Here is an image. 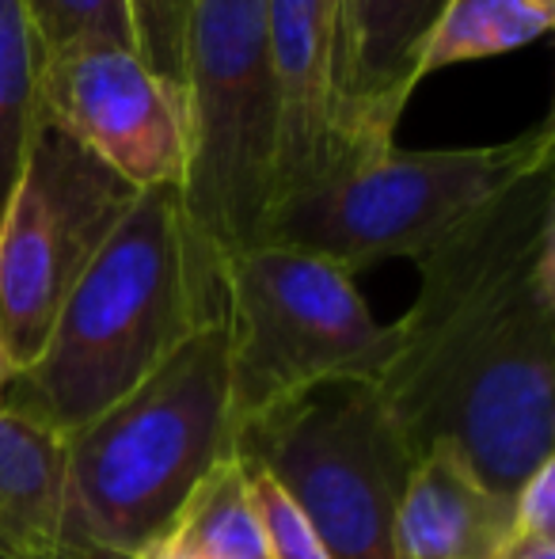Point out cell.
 Returning <instances> with one entry per match:
<instances>
[{
    "label": "cell",
    "instance_id": "8",
    "mask_svg": "<svg viewBox=\"0 0 555 559\" xmlns=\"http://www.w3.org/2000/svg\"><path fill=\"white\" fill-rule=\"evenodd\" d=\"M141 191L38 122L0 217V332L12 373L35 361L61 301Z\"/></svg>",
    "mask_w": 555,
    "mask_h": 559
},
{
    "label": "cell",
    "instance_id": "11",
    "mask_svg": "<svg viewBox=\"0 0 555 559\" xmlns=\"http://www.w3.org/2000/svg\"><path fill=\"white\" fill-rule=\"evenodd\" d=\"M267 35L278 104V206L335 168L331 0H267Z\"/></svg>",
    "mask_w": 555,
    "mask_h": 559
},
{
    "label": "cell",
    "instance_id": "13",
    "mask_svg": "<svg viewBox=\"0 0 555 559\" xmlns=\"http://www.w3.org/2000/svg\"><path fill=\"white\" fill-rule=\"evenodd\" d=\"M69 548L65 445L0 407V556L50 559Z\"/></svg>",
    "mask_w": 555,
    "mask_h": 559
},
{
    "label": "cell",
    "instance_id": "6",
    "mask_svg": "<svg viewBox=\"0 0 555 559\" xmlns=\"http://www.w3.org/2000/svg\"><path fill=\"white\" fill-rule=\"evenodd\" d=\"M186 225L221 263L260 243L275 206L278 104L270 76L267 0H191L183 38Z\"/></svg>",
    "mask_w": 555,
    "mask_h": 559
},
{
    "label": "cell",
    "instance_id": "5",
    "mask_svg": "<svg viewBox=\"0 0 555 559\" xmlns=\"http://www.w3.org/2000/svg\"><path fill=\"white\" fill-rule=\"evenodd\" d=\"M552 164V118L498 145H393L281 199L267 214L260 243L309 251L347 274L385 259L419 263L506 187Z\"/></svg>",
    "mask_w": 555,
    "mask_h": 559
},
{
    "label": "cell",
    "instance_id": "4",
    "mask_svg": "<svg viewBox=\"0 0 555 559\" xmlns=\"http://www.w3.org/2000/svg\"><path fill=\"white\" fill-rule=\"evenodd\" d=\"M229 332V419L237 442L316 389L377 384L396 354L354 274L281 243H252L221 263Z\"/></svg>",
    "mask_w": 555,
    "mask_h": 559
},
{
    "label": "cell",
    "instance_id": "12",
    "mask_svg": "<svg viewBox=\"0 0 555 559\" xmlns=\"http://www.w3.org/2000/svg\"><path fill=\"white\" fill-rule=\"evenodd\" d=\"M510 540V499L449 449L411 461L396 502V559H495Z\"/></svg>",
    "mask_w": 555,
    "mask_h": 559
},
{
    "label": "cell",
    "instance_id": "20",
    "mask_svg": "<svg viewBox=\"0 0 555 559\" xmlns=\"http://www.w3.org/2000/svg\"><path fill=\"white\" fill-rule=\"evenodd\" d=\"M510 537H555V456L536 464L510 495Z\"/></svg>",
    "mask_w": 555,
    "mask_h": 559
},
{
    "label": "cell",
    "instance_id": "14",
    "mask_svg": "<svg viewBox=\"0 0 555 559\" xmlns=\"http://www.w3.org/2000/svg\"><path fill=\"white\" fill-rule=\"evenodd\" d=\"M555 27V0H449L419 58V76L503 58Z\"/></svg>",
    "mask_w": 555,
    "mask_h": 559
},
{
    "label": "cell",
    "instance_id": "7",
    "mask_svg": "<svg viewBox=\"0 0 555 559\" xmlns=\"http://www.w3.org/2000/svg\"><path fill=\"white\" fill-rule=\"evenodd\" d=\"M301 507L327 559H396L411 453L373 384L316 389L237 442Z\"/></svg>",
    "mask_w": 555,
    "mask_h": 559
},
{
    "label": "cell",
    "instance_id": "1",
    "mask_svg": "<svg viewBox=\"0 0 555 559\" xmlns=\"http://www.w3.org/2000/svg\"><path fill=\"white\" fill-rule=\"evenodd\" d=\"M377 389L411 461L449 449L510 499L555 456V164L419 259Z\"/></svg>",
    "mask_w": 555,
    "mask_h": 559
},
{
    "label": "cell",
    "instance_id": "23",
    "mask_svg": "<svg viewBox=\"0 0 555 559\" xmlns=\"http://www.w3.org/2000/svg\"><path fill=\"white\" fill-rule=\"evenodd\" d=\"M8 377H12V358H8V343H4V332H0V392H4Z\"/></svg>",
    "mask_w": 555,
    "mask_h": 559
},
{
    "label": "cell",
    "instance_id": "15",
    "mask_svg": "<svg viewBox=\"0 0 555 559\" xmlns=\"http://www.w3.org/2000/svg\"><path fill=\"white\" fill-rule=\"evenodd\" d=\"M168 540L198 559H270L252 476L240 456L221 461L194 487Z\"/></svg>",
    "mask_w": 555,
    "mask_h": 559
},
{
    "label": "cell",
    "instance_id": "21",
    "mask_svg": "<svg viewBox=\"0 0 555 559\" xmlns=\"http://www.w3.org/2000/svg\"><path fill=\"white\" fill-rule=\"evenodd\" d=\"M495 559H555V537H510Z\"/></svg>",
    "mask_w": 555,
    "mask_h": 559
},
{
    "label": "cell",
    "instance_id": "22",
    "mask_svg": "<svg viewBox=\"0 0 555 559\" xmlns=\"http://www.w3.org/2000/svg\"><path fill=\"white\" fill-rule=\"evenodd\" d=\"M50 559H119V556H107V552H92V548H61L58 556H50Z\"/></svg>",
    "mask_w": 555,
    "mask_h": 559
},
{
    "label": "cell",
    "instance_id": "10",
    "mask_svg": "<svg viewBox=\"0 0 555 559\" xmlns=\"http://www.w3.org/2000/svg\"><path fill=\"white\" fill-rule=\"evenodd\" d=\"M445 4L449 0H331L335 168L327 176L396 145L400 118L422 84V46Z\"/></svg>",
    "mask_w": 555,
    "mask_h": 559
},
{
    "label": "cell",
    "instance_id": "3",
    "mask_svg": "<svg viewBox=\"0 0 555 559\" xmlns=\"http://www.w3.org/2000/svg\"><path fill=\"white\" fill-rule=\"evenodd\" d=\"M69 545L137 559L232 453L229 332L214 317L134 392L61 438Z\"/></svg>",
    "mask_w": 555,
    "mask_h": 559
},
{
    "label": "cell",
    "instance_id": "24",
    "mask_svg": "<svg viewBox=\"0 0 555 559\" xmlns=\"http://www.w3.org/2000/svg\"><path fill=\"white\" fill-rule=\"evenodd\" d=\"M0 559H4V556H0Z\"/></svg>",
    "mask_w": 555,
    "mask_h": 559
},
{
    "label": "cell",
    "instance_id": "18",
    "mask_svg": "<svg viewBox=\"0 0 555 559\" xmlns=\"http://www.w3.org/2000/svg\"><path fill=\"white\" fill-rule=\"evenodd\" d=\"M191 0H130L134 20V50L164 81L183 92V38Z\"/></svg>",
    "mask_w": 555,
    "mask_h": 559
},
{
    "label": "cell",
    "instance_id": "9",
    "mask_svg": "<svg viewBox=\"0 0 555 559\" xmlns=\"http://www.w3.org/2000/svg\"><path fill=\"white\" fill-rule=\"evenodd\" d=\"M43 122L111 168L134 191L179 187L186 171L183 92L134 46L81 43L43 58Z\"/></svg>",
    "mask_w": 555,
    "mask_h": 559
},
{
    "label": "cell",
    "instance_id": "19",
    "mask_svg": "<svg viewBox=\"0 0 555 559\" xmlns=\"http://www.w3.org/2000/svg\"><path fill=\"white\" fill-rule=\"evenodd\" d=\"M248 476H252V491L255 502H260L263 530H267L270 559H327L316 533H312L309 518L289 499L286 487L270 472L255 468V464H248Z\"/></svg>",
    "mask_w": 555,
    "mask_h": 559
},
{
    "label": "cell",
    "instance_id": "17",
    "mask_svg": "<svg viewBox=\"0 0 555 559\" xmlns=\"http://www.w3.org/2000/svg\"><path fill=\"white\" fill-rule=\"evenodd\" d=\"M43 53L81 43L134 46L130 0H23Z\"/></svg>",
    "mask_w": 555,
    "mask_h": 559
},
{
    "label": "cell",
    "instance_id": "2",
    "mask_svg": "<svg viewBox=\"0 0 555 559\" xmlns=\"http://www.w3.org/2000/svg\"><path fill=\"white\" fill-rule=\"evenodd\" d=\"M214 317L221 274L194 243L179 187L141 191L73 282L35 361L8 377L0 407L65 438Z\"/></svg>",
    "mask_w": 555,
    "mask_h": 559
},
{
    "label": "cell",
    "instance_id": "16",
    "mask_svg": "<svg viewBox=\"0 0 555 559\" xmlns=\"http://www.w3.org/2000/svg\"><path fill=\"white\" fill-rule=\"evenodd\" d=\"M43 46H38L23 0H0V217L15 191V179L27 160L43 111H38V76H43Z\"/></svg>",
    "mask_w": 555,
    "mask_h": 559
}]
</instances>
